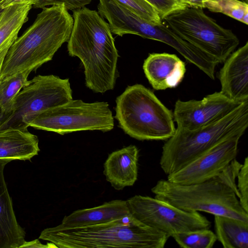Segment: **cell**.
<instances>
[{
	"instance_id": "obj_1",
	"label": "cell",
	"mask_w": 248,
	"mask_h": 248,
	"mask_svg": "<svg viewBox=\"0 0 248 248\" xmlns=\"http://www.w3.org/2000/svg\"><path fill=\"white\" fill-rule=\"evenodd\" d=\"M72 16L67 51L81 61L86 86L96 93L113 90L119 55L108 23L98 12L86 7L73 10Z\"/></svg>"
},
{
	"instance_id": "obj_2",
	"label": "cell",
	"mask_w": 248,
	"mask_h": 248,
	"mask_svg": "<svg viewBox=\"0 0 248 248\" xmlns=\"http://www.w3.org/2000/svg\"><path fill=\"white\" fill-rule=\"evenodd\" d=\"M74 19L64 5L45 7L33 23L10 46L0 79L15 73L36 71L51 61L69 39Z\"/></svg>"
},
{
	"instance_id": "obj_3",
	"label": "cell",
	"mask_w": 248,
	"mask_h": 248,
	"mask_svg": "<svg viewBox=\"0 0 248 248\" xmlns=\"http://www.w3.org/2000/svg\"><path fill=\"white\" fill-rule=\"evenodd\" d=\"M169 236L131 214L107 222L74 228L43 230L39 238L59 248H163Z\"/></svg>"
},
{
	"instance_id": "obj_4",
	"label": "cell",
	"mask_w": 248,
	"mask_h": 248,
	"mask_svg": "<svg viewBox=\"0 0 248 248\" xmlns=\"http://www.w3.org/2000/svg\"><path fill=\"white\" fill-rule=\"evenodd\" d=\"M233 171L226 168L204 182L182 185L161 179L151 188L155 197L187 212H204L248 222L242 207Z\"/></svg>"
},
{
	"instance_id": "obj_5",
	"label": "cell",
	"mask_w": 248,
	"mask_h": 248,
	"mask_svg": "<svg viewBox=\"0 0 248 248\" xmlns=\"http://www.w3.org/2000/svg\"><path fill=\"white\" fill-rule=\"evenodd\" d=\"M248 126V101L222 119L193 130L176 128L162 146L159 161L167 175L175 172L220 141L242 136Z\"/></svg>"
},
{
	"instance_id": "obj_6",
	"label": "cell",
	"mask_w": 248,
	"mask_h": 248,
	"mask_svg": "<svg viewBox=\"0 0 248 248\" xmlns=\"http://www.w3.org/2000/svg\"><path fill=\"white\" fill-rule=\"evenodd\" d=\"M115 118L127 135L140 140H165L176 128L172 112L142 84L127 86L116 99Z\"/></svg>"
},
{
	"instance_id": "obj_7",
	"label": "cell",
	"mask_w": 248,
	"mask_h": 248,
	"mask_svg": "<svg viewBox=\"0 0 248 248\" xmlns=\"http://www.w3.org/2000/svg\"><path fill=\"white\" fill-rule=\"evenodd\" d=\"M162 21L175 35L218 64L224 62L239 44L231 30L220 26L201 8L187 7Z\"/></svg>"
},
{
	"instance_id": "obj_8",
	"label": "cell",
	"mask_w": 248,
	"mask_h": 248,
	"mask_svg": "<svg viewBox=\"0 0 248 248\" xmlns=\"http://www.w3.org/2000/svg\"><path fill=\"white\" fill-rule=\"evenodd\" d=\"M72 99L68 78L53 75H38L18 93L13 109L0 126V131L9 129L28 130L30 124L39 114Z\"/></svg>"
},
{
	"instance_id": "obj_9",
	"label": "cell",
	"mask_w": 248,
	"mask_h": 248,
	"mask_svg": "<svg viewBox=\"0 0 248 248\" xmlns=\"http://www.w3.org/2000/svg\"><path fill=\"white\" fill-rule=\"evenodd\" d=\"M114 126V117L107 102L86 103L79 99L49 108L29 124V127L60 135L88 130L106 132Z\"/></svg>"
},
{
	"instance_id": "obj_10",
	"label": "cell",
	"mask_w": 248,
	"mask_h": 248,
	"mask_svg": "<svg viewBox=\"0 0 248 248\" xmlns=\"http://www.w3.org/2000/svg\"><path fill=\"white\" fill-rule=\"evenodd\" d=\"M131 214L143 224L169 237L189 231L209 229L211 222L199 212H187L149 196L135 195L126 200Z\"/></svg>"
},
{
	"instance_id": "obj_11",
	"label": "cell",
	"mask_w": 248,
	"mask_h": 248,
	"mask_svg": "<svg viewBox=\"0 0 248 248\" xmlns=\"http://www.w3.org/2000/svg\"><path fill=\"white\" fill-rule=\"evenodd\" d=\"M241 135L227 138L200 155L178 170L167 175L174 183H201L218 175L235 158Z\"/></svg>"
},
{
	"instance_id": "obj_12",
	"label": "cell",
	"mask_w": 248,
	"mask_h": 248,
	"mask_svg": "<svg viewBox=\"0 0 248 248\" xmlns=\"http://www.w3.org/2000/svg\"><path fill=\"white\" fill-rule=\"evenodd\" d=\"M243 103L232 100L220 92L208 94L200 100L178 99L174 105V121L177 128L197 129L222 119Z\"/></svg>"
},
{
	"instance_id": "obj_13",
	"label": "cell",
	"mask_w": 248,
	"mask_h": 248,
	"mask_svg": "<svg viewBox=\"0 0 248 248\" xmlns=\"http://www.w3.org/2000/svg\"><path fill=\"white\" fill-rule=\"evenodd\" d=\"M222 94L237 102L248 101V42L232 53L218 73Z\"/></svg>"
},
{
	"instance_id": "obj_14",
	"label": "cell",
	"mask_w": 248,
	"mask_h": 248,
	"mask_svg": "<svg viewBox=\"0 0 248 248\" xmlns=\"http://www.w3.org/2000/svg\"><path fill=\"white\" fill-rule=\"evenodd\" d=\"M143 69L153 89L163 90L176 87L186 72L185 63L177 55L167 53H153L144 60Z\"/></svg>"
},
{
	"instance_id": "obj_15",
	"label": "cell",
	"mask_w": 248,
	"mask_h": 248,
	"mask_svg": "<svg viewBox=\"0 0 248 248\" xmlns=\"http://www.w3.org/2000/svg\"><path fill=\"white\" fill-rule=\"evenodd\" d=\"M139 151L131 145L110 154L104 164L106 180L116 190L132 186L138 178Z\"/></svg>"
},
{
	"instance_id": "obj_16",
	"label": "cell",
	"mask_w": 248,
	"mask_h": 248,
	"mask_svg": "<svg viewBox=\"0 0 248 248\" xmlns=\"http://www.w3.org/2000/svg\"><path fill=\"white\" fill-rule=\"evenodd\" d=\"M10 162L0 159V248H20L26 232L17 221L5 181L4 169Z\"/></svg>"
},
{
	"instance_id": "obj_17",
	"label": "cell",
	"mask_w": 248,
	"mask_h": 248,
	"mask_svg": "<svg viewBox=\"0 0 248 248\" xmlns=\"http://www.w3.org/2000/svg\"><path fill=\"white\" fill-rule=\"evenodd\" d=\"M130 214L126 201L115 200L96 207L76 210L54 227L64 229L96 225Z\"/></svg>"
},
{
	"instance_id": "obj_18",
	"label": "cell",
	"mask_w": 248,
	"mask_h": 248,
	"mask_svg": "<svg viewBox=\"0 0 248 248\" xmlns=\"http://www.w3.org/2000/svg\"><path fill=\"white\" fill-rule=\"evenodd\" d=\"M39 151L37 136L28 130L0 131V159L30 160Z\"/></svg>"
},
{
	"instance_id": "obj_19",
	"label": "cell",
	"mask_w": 248,
	"mask_h": 248,
	"mask_svg": "<svg viewBox=\"0 0 248 248\" xmlns=\"http://www.w3.org/2000/svg\"><path fill=\"white\" fill-rule=\"evenodd\" d=\"M217 240L224 248H248V222L223 216H214Z\"/></svg>"
},
{
	"instance_id": "obj_20",
	"label": "cell",
	"mask_w": 248,
	"mask_h": 248,
	"mask_svg": "<svg viewBox=\"0 0 248 248\" xmlns=\"http://www.w3.org/2000/svg\"><path fill=\"white\" fill-rule=\"evenodd\" d=\"M31 3L17 4L4 9L0 16V50L10 46L28 20Z\"/></svg>"
},
{
	"instance_id": "obj_21",
	"label": "cell",
	"mask_w": 248,
	"mask_h": 248,
	"mask_svg": "<svg viewBox=\"0 0 248 248\" xmlns=\"http://www.w3.org/2000/svg\"><path fill=\"white\" fill-rule=\"evenodd\" d=\"M31 73L29 71L18 72L0 79V108L4 112L10 114L12 111L15 98L29 83Z\"/></svg>"
},
{
	"instance_id": "obj_22",
	"label": "cell",
	"mask_w": 248,
	"mask_h": 248,
	"mask_svg": "<svg viewBox=\"0 0 248 248\" xmlns=\"http://www.w3.org/2000/svg\"><path fill=\"white\" fill-rule=\"evenodd\" d=\"M172 237L183 248H211L217 240L216 234L209 229L184 232Z\"/></svg>"
},
{
	"instance_id": "obj_23",
	"label": "cell",
	"mask_w": 248,
	"mask_h": 248,
	"mask_svg": "<svg viewBox=\"0 0 248 248\" xmlns=\"http://www.w3.org/2000/svg\"><path fill=\"white\" fill-rule=\"evenodd\" d=\"M204 8L225 14L246 25L248 23V5L239 0H206Z\"/></svg>"
},
{
	"instance_id": "obj_24",
	"label": "cell",
	"mask_w": 248,
	"mask_h": 248,
	"mask_svg": "<svg viewBox=\"0 0 248 248\" xmlns=\"http://www.w3.org/2000/svg\"><path fill=\"white\" fill-rule=\"evenodd\" d=\"M144 20L155 24L162 23L158 13L146 0H116Z\"/></svg>"
},
{
	"instance_id": "obj_25",
	"label": "cell",
	"mask_w": 248,
	"mask_h": 248,
	"mask_svg": "<svg viewBox=\"0 0 248 248\" xmlns=\"http://www.w3.org/2000/svg\"><path fill=\"white\" fill-rule=\"evenodd\" d=\"M236 184L238 200L243 209L248 213V157H245L237 174Z\"/></svg>"
},
{
	"instance_id": "obj_26",
	"label": "cell",
	"mask_w": 248,
	"mask_h": 248,
	"mask_svg": "<svg viewBox=\"0 0 248 248\" xmlns=\"http://www.w3.org/2000/svg\"><path fill=\"white\" fill-rule=\"evenodd\" d=\"M146 0L156 9L162 20L172 13L184 9L187 7L180 0Z\"/></svg>"
},
{
	"instance_id": "obj_27",
	"label": "cell",
	"mask_w": 248,
	"mask_h": 248,
	"mask_svg": "<svg viewBox=\"0 0 248 248\" xmlns=\"http://www.w3.org/2000/svg\"><path fill=\"white\" fill-rule=\"evenodd\" d=\"M92 0H37L34 8H44L46 6L63 4L68 10L80 9L90 4Z\"/></svg>"
},
{
	"instance_id": "obj_28",
	"label": "cell",
	"mask_w": 248,
	"mask_h": 248,
	"mask_svg": "<svg viewBox=\"0 0 248 248\" xmlns=\"http://www.w3.org/2000/svg\"><path fill=\"white\" fill-rule=\"evenodd\" d=\"M37 0H0V7L4 9L8 7L25 3H31L33 5Z\"/></svg>"
},
{
	"instance_id": "obj_29",
	"label": "cell",
	"mask_w": 248,
	"mask_h": 248,
	"mask_svg": "<svg viewBox=\"0 0 248 248\" xmlns=\"http://www.w3.org/2000/svg\"><path fill=\"white\" fill-rule=\"evenodd\" d=\"M21 248H57L53 243L50 242L47 243V245H43L38 239H35L31 241H25L24 243L20 246Z\"/></svg>"
},
{
	"instance_id": "obj_30",
	"label": "cell",
	"mask_w": 248,
	"mask_h": 248,
	"mask_svg": "<svg viewBox=\"0 0 248 248\" xmlns=\"http://www.w3.org/2000/svg\"><path fill=\"white\" fill-rule=\"evenodd\" d=\"M188 7L204 8V3L206 0H180Z\"/></svg>"
},
{
	"instance_id": "obj_31",
	"label": "cell",
	"mask_w": 248,
	"mask_h": 248,
	"mask_svg": "<svg viewBox=\"0 0 248 248\" xmlns=\"http://www.w3.org/2000/svg\"><path fill=\"white\" fill-rule=\"evenodd\" d=\"M9 47L10 46H8L0 50V76L4 59Z\"/></svg>"
},
{
	"instance_id": "obj_32",
	"label": "cell",
	"mask_w": 248,
	"mask_h": 248,
	"mask_svg": "<svg viewBox=\"0 0 248 248\" xmlns=\"http://www.w3.org/2000/svg\"><path fill=\"white\" fill-rule=\"evenodd\" d=\"M9 114L4 112L0 108V126L6 120Z\"/></svg>"
},
{
	"instance_id": "obj_33",
	"label": "cell",
	"mask_w": 248,
	"mask_h": 248,
	"mask_svg": "<svg viewBox=\"0 0 248 248\" xmlns=\"http://www.w3.org/2000/svg\"><path fill=\"white\" fill-rule=\"evenodd\" d=\"M3 10H4V9H2V8H1L0 7V16L1 15V13H2V11H3Z\"/></svg>"
}]
</instances>
